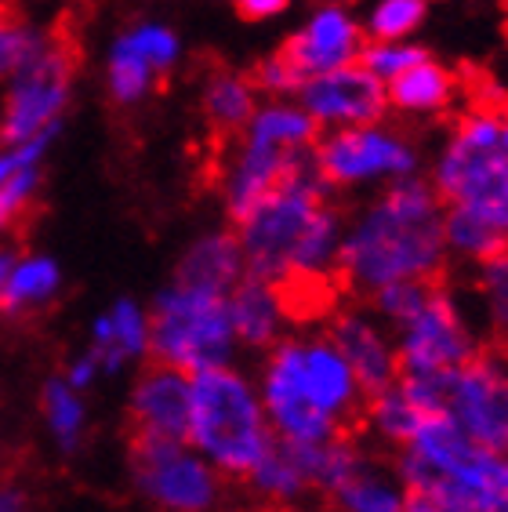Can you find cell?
<instances>
[{"instance_id": "35", "label": "cell", "mask_w": 508, "mask_h": 512, "mask_svg": "<svg viewBox=\"0 0 508 512\" xmlns=\"http://www.w3.org/2000/svg\"><path fill=\"white\" fill-rule=\"evenodd\" d=\"M429 291L432 284H421V280H400V284L381 287V291H374V313H378L381 324H389V331H396L418 313Z\"/></svg>"}, {"instance_id": "29", "label": "cell", "mask_w": 508, "mask_h": 512, "mask_svg": "<svg viewBox=\"0 0 508 512\" xmlns=\"http://www.w3.org/2000/svg\"><path fill=\"white\" fill-rule=\"evenodd\" d=\"M40 411H44L51 440L62 451H77L84 433H88V404H84V393L77 385H69L66 378H51L40 393Z\"/></svg>"}, {"instance_id": "31", "label": "cell", "mask_w": 508, "mask_h": 512, "mask_svg": "<svg viewBox=\"0 0 508 512\" xmlns=\"http://www.w3.org/2000/svg\"><path fill=\"white\" fill-rule=\"evenodd\" d=\"M476 306L494 335L508 338V247L476 266Z\"/></svg>"}, {"instance_id": "8", "label": "cell", "mask_w": 508, "mask_h": 512, "mask_svg": "<svg viewBox=\"0 0 508 512\" xmlns=\"http://www.w3.org/2000/svg\"><path fill=\"white\" fill-rule=\"evenodd\" d=\"M313 160L331 189L392 186L400 178L418 175L414 142L381 120L360 124V128L327 131L323 138H316Z\"/></svg>"}, {"instance_id": "14", "label": "cell", "mask_w": 508, "mask_h": 512, "mask_svg": "<svg viewBox=\"0 0 508 512\" xmlns=\"http://www.w3.org/2000/svg\"><path fill=\"white\" fill-rule=\"evenodd\" d=\"M309 160H313V149L309 153H287V149H276L269 142L240 135L222 171V197L229 215L240 222L247 211H254L265 197H273L276 189L284 186L298 168H305Z\"/></svg>"}, {"instance_id": "9", "label": "cell", "mask_w": 508, "mask_h": 512, "mask_svg": "<svg viewBox=\"0 0 508 512\" xmlns=\"http://www.w3.org/2000/svg\"><path fill=\"white\" fill-rule=\"evenodd\" d=\"M131 480L146 502L164 512H211L222 498V473L189 440L135 436Z\"/></svg>"}, {"instance_id": "5", "label": "cell", "mask_w": 508, "mask_h": 512, "mask_svg": "<svg viewBox=\"0 0 508 512\" xmlns=\"http://www.w3.org/2000/svg\"><path fill=\"white\" fill-rule=\"evenodd\" d=\"M189 447L200 451L222 476H244L262 462L276 444L269 414H265L258 382L236 371L233 364L189 375Z\"/></svg>"}, {"instance_id": "25", "label": "cell", "mask_w": 508, "mask_h": 512, "mask_svg": "<svg viewBox=\"0 0 508 512\" xmlns=\"http://www.w3.org/2000/svg\"><path fill=\"white\" fill-rule=\"evenodd\" d=\"M331 498L338 512H407V487H403L400 473L381 469L371 458Z\"/></svg>"}, {"instance_id": "4", "label": "cell", "mask_w": 508, "mask_h": 512, "mask_svg": "<svg viewBox=\"0 0 508 512\" xmlns=\"http://www.w3.org/2000/svg\"><path fill=\"white\" fill-rule=\"evenodd\" d=\"M432 189L508 247V106L483 102L454 124L432 164Z\"/></svg>"}, {"instance_id": "1", "label": "cell", "mask_w": 508, "mask_h": 512, "mask_svg": "<svg viewBox=\"0 0 508 512\" xmlns=\"http://www.w3.org/2000/svg\"><path fill=\"white\" fill-rule=\"evenodd\" d=\"M443 200L432 182L411 175L392 182L356 211L342 233L338 273L356 291H381L400 280L432 284L447 266Z\"/></svg>"}, {"instance_id": "27", "label": "cell", "mask_w": 508, "mask_h": 512, "mask_svg": "<svg viewBox=\"0 0 508 512\" xmlns=\"http://www.w3.org/2000/svg\"><path fill=\"white\" fill-rule=\"evenodd\" d=\"M258 109V88L240 73H211L204 84V117L215 131H244L251 113Z\"/></svg>"}, {"instance_id": "12", "label": "cell", "mask_w": 508, "mask_h": 512, "mask_svg": "<svg viewBox=\"0 0 508 512\" xmlns=\"http://www.w3.org/2000/svg\"><path fill=\"white\" fill-rule=\"evenodd\" d=\"M294 99L302 102L305 113L316 120V128L327 131L378 124L385 117V109H389L385 84L360 62L334 69V73L309 77Z\"/></svg>"}, {"instance_id": "33", "label": "cell", "mask_w": 508, "mask_h": 512, "mask_svg": "<svg viewBox=\"0 0 508 512\" xmlns=\"http://www.w3.org/2000/svg\"><path fill=\"white\" fill-rule=\"evenodd\" d=\"M421 59H429V51L418 48L414 40H371V44H363L360 66L371 69L381 84H389L411 66H418Z\"/></svg>"}, {"instance_id": "23", "label": "cell", "mask_w": 508, "mask_h": 512, "mask_svg": "<svg viewBox=\"0 0 508 512\" xmlns=\"http://www.w3.org/2000/svg\"><path fill=\"white\" fill-rule=\"evenodd\" d=\"M247 483H251V491L258 494V498H265V502H273V505H294L313 491L302 447L284 444V440H276V444L265 451L262 462L247 473Z\"/></svg>"}, {"instance_id": "39", "label": "cell", "mask_w": 508, "mask_h": 512, "mask_svg": "<svg viewBox=\"0 0 508 512\" xmlns=\"http://www.w3.org/2000/svg\"><path fill=\"white\" fill-rule=\"evenodd\" d=\"M15 255H19V251H11V247L0 244V313H8V273H11Z\"/></svg>"}, {"instance_id": "37", "label": "cell", "mask_w": 508, "mask_h": 512, "mask_svg": "<svg viewBox=\"0 0 508 512\" xmlns=\"http://www.w3.org/2000/svg\"><path fill=\"white\" fill-rule=\"evenodd\" d=\"M98 378H102V364L95 360V353H91V349L84 356H77V360L69 364V371H66V382L77 385L80 393H84V389H91Z\"/></svg>"}, {"instance_id": "28", "label": "cell", "mask_w": 508, "mask_h": 512, "mask_svg": "<svg viewBox=\"0 0 508 512\" xmlns=\"http://www.w3.org/2000/svg\"><path fill=\"white\" fill-rule=\"evenodd\" d=\"M429 414H421V407L411 400V393L403 389V382L396 378L392 385L371 393V404H367V425L371 433L378 436L381 444L392 447H407L411 436L418 433V425L425 422Z\"/></svg>"}, {"instance_id": "34", "label": "cell", "mask_w": 508, "mask_h": 512, "mask_svg": "<svg viewBox=\"0 0 508 512\" xmlns=\"http://www.w3.org/2000/svg\"><path fill=\"white\" fill-rule=\"evenodd\" d=\"M44 37H48V33L33 30V26L19 22L15 15L0 11V84H8V80L19 73L22 62L44 44Z\"/></svg>"}, {"instance_id": "20", "label": "cell", "mask_w": 508, "mask_h": 512, "mask_svg": "<svg viewBox=\"0 0 508 512\" xmlns=\"http://www.w3.org/2000/svg\"><path fill=\"white\" fill-rule=\"evenodd\" d=\"M244 276H247L244 251H240L236 233L215 229V233H204V237H196L193 244L186 247V255H182V262H178L175 280L229 295Z\"/></svg>"}, {"instance_id": "6", "label": "cell", "mask_w": 508, "mask_h": 512, "mask_svg": "<svg viewBox=\"0 0 508 512\" xmlns=\"http://www.w3.org/2000/svg\"><path fill=\"white\" fill-rule=\"evenodd\" d=\"M149 324H153L149 353L160 364L178 367L186 375L233 364L236 345H240L229 320V295L182 284V280L160 291L149 309Z\"/></svg>"}, {"instance_id": "13", "label": "cell", "mask_w": 508, "mask_h": 512, "mask_svg": "<svg viewBox=\"0 0 508 512\" xmlns=\"http://www.w3.org/2000/svg\"><path fill=\"white\" fill-rule=\"evenodd\" d=\"M182 55V40L164 22H138L124 30L106 55V84L113 102L138 106L157 88V77L175 69Z\"/></svg>"}, {"instance_id": "24", "label": "cell", "mask_w": 508, "mask_h": 512, "mask_svg": "<svg viewBox=\"0 0 508 512\" xmlns=\"http://www.w3.org/2000/svg\"><path fill=\"white\" fill-rule=\"evenodd\" d=\"M316 131H320L316 120L305 113L298 99H269L254 109L240 135L269 142V146L287 149V153H309L316 142Z\"/></svg>"}, {"instance_id": "36", "label": "cell", "mask_w": 508, "mask_h": 512, "mask_svg": "<svg viewBox=\"0 0 508 512\" xmlns=\"http://www.w3.org/2000/svg\"><path fill=\"white\" fill-rule=\"evenodd\" d=\"M302 84L305 80L298 77V69L284 59V51L273 55V59H265L262 66L254 69V88L265 91L269 99H291V95H298Z\"/></svg>"}, {"instance_id": "22", "label": "cell", "mask_w": 508, "mask_h": 512, "mask_svg": "<svg viewBox=\"0 0 508 512\" xmlns=\"http://www.w3.org/2000/svg\"><path fill=\"white\" fill-rule=\"evenodd\" d=\"M389 106L407 113V117H436L458 95V77L436 59H421L407 73L385 84Z\"/></svg>"}, {"instance_id": "11", "label": "cell", "mask_w": 508, "mask_h": 512, "mask_svg": "<svg viewBox=\"0 0 508 512\" xmlns=\"http://www.w3.org/2000/svg\"><path fill=\"white\" fill-rule=\"evenodd\" d=\"M443 414L487 451L508 454V356L476 353L443 378Z\"/></svg>"}, {"instance_id": "30", "label": "cell", "mask_w": 508, "mask_h": 512, "mask_svg": "<svg viewBox=\"0 0 508 512\" xmlns=\"http://www.w3.org/2000/svg\"><path fill=\"white\" fill-rule=\"evenodd\" d=\"M298 447H302V454H305L309 480H313V487L323 494H334L363 462H367V454L352 444L349 436H331V440H320V444H298Z\"/></svg>"}, {"instance_id": "19", "label": "cell", "mask_w": 508, "mask_h": 512, "mask_svg": "<svg viewBox=\"0 0 508 512\" xmlns=\"http://www.w3.org/2000/svg\"><path fill=\"white\" fill-rule=\"evenodd\" d=\"M153 349V324L149 309L131 298H120L91 324V353L102 364V375H117L131 360H142Z\"/></svg>"}, {"instance_id": "18", "label": "cell", "mask_w": 508, "mask_h": 512, "mask_svg": "<svg viewBox=\"0 0 508 512\" xmlns=\"http://www.w3.org/2000/svg\"><path fill=\"white\" fill-rule=\"evenodd\" d=\"M229 320H233L236 342L251 349H273L291 320V291L258 276H244L229 291Z\"/></svg>"}, {"instance_id": "2", "label": "cell", "mask_w": 508, "mask_h": 512, "mask_svg": "<svg viewBox=\"0 0 508 512\" xmlns=\"http://www.w3.org/2000/svg\"><path fill=\"white\" fill-rule=\"evenodd\" d=\"M327 193L331 186L320 178L316 160H309L273 197H265L236 222L247 276L294 291L320 284L331 269H338L345 226Z\"/></svg>"}, {"instance_id": "21", "label": "cell", "mask_w": 508, "mask_h": 512, "mask_svg": "<svg viewBox=\"0 0 508 512\" xmlns=\"http://www.w3.org/2000/svg\"><path fill=\"white\" fill-rule=\"evenodd\" d=\"M51 138H37L26 146H0V237L15 229L40 189V164Z\"/></svg>"}, {"instance_id": "10", "label": "cell", "mask_w": 508, "mask_h": 512, "mask_svg": "<svg viewBox=\"0 0 508 512\" xmlns=\"http://www.w3.org/2000/svg\"><path fill=\"white\" fill-rule=\"evenodd\" d=\"M392 335L400 353V375L414 378H447L479 353L469 313L443 287H432L418 313Z\"/></svg>"}, {"instance_id": "17", "label": "cell", "mask_w": 508, "mask_h": 512, "mask_svg": "<svg viewBox=\"0 0 508 512\" xmlns=\"http://www.w3.org/2000/svg\"><path fill=\"white\" fill-rule=\"evenodd\" d=\"M189 404H193V382L178 367L157 364L146 375H138L131 389V425L135 436L153 440H186L189 433Z\"/></svg>"}, {"instance_id": "38", "label": "cell", "mask_w": 508, "mask_h": 512, "mask_svg": "<svg viewBox=\"0 0 508 512\" xmlns=\"http://www.w3.org/2000/svg\"><path fill=\"white\" fill-rule=\"evenodd\" d=\"M287 4H291V0H236V8H240V15H244V19H254V22L276 19V15H284Z\"/></svg>"}, {"instance_id": "16", "label": "cell", "mask_w": 508, "mask_h": 512, "mask_svg": "<svg viewBox=\"0 0 508 512\" xmlns=\"http://www.w3.org/2000/svg\"><path fill=\"white\" fill-rule=\"evenodd\" d=\"M331 342L342 349V356L349 360L352 375L360 378V385L367 389V396L392 385L400 378V353H396V335L389 331V324H381L378 313L367 309H345L334 313L331 320Z\"/></svg>"}, {"instance_id": "7", "label": "cell", "mask_w": 508, "mask_h": 512, "mask_svg": "<svg viewBox=\"0 0 508 512\" xmlns=\"http://www.w3.org/2000/svg\"><path fill=\"white\" fill-rule=\"evenodd\" d=\"M73 51L55 37H44L19 73L8 80L0 109V142L26 146L37 138H55L73 95Z\"/></svg>"}, {"instance_id": "3", "label": "cell", "mask_w": 508, "mask_h": 512, "mask_svg": "<svg viewBox=\"0 0 508 512\" xmlns=\"http://www.w3.org/2000/svg\"><path fill=\"white\" fill-rule=\"evenodd\" d=\"M273 436L284 444H320L342 436L367 400L331 335L280 338L258 378Z\"/></svg>"}, {"instance_id": "26", "label": "cell", "mask_w": 508, "mask_h": 512, "mask_svg": "<svg viewBox=\"0 0 508 512\" xmlns=\"http://www.w3.org/2000/svg\"><path fill=\"white\" fill-rule=\"evenodd\" d=\"M62 291V266L51 255L40 251H26L15 255L8 273V313H37V309L51 306Z\"/></svg>"}, {"instance_id": "15", "label": "cell", "mask_w": 508, "mask_h": 512, "mask_svg": "<svg viewBox=\"0 0 508 512\" xmlns=\"http://www.w3.org/2000/svg\"><path fill=\"white\" fill-rule=\"evenodd\" d=\"M363 55V26L345 4H323L284 48V59L298 69V77H320L352 66Z\"/></svg>"}, {"instance_id": "40", "label": "cell", "mask_w": 508, "mask_h": 512, "mask_svg": "<svg viewBox=\"0 0 508 512\" xmlns=\"http://www.w3.org/2000/svg\"><path fill=\"white\" fill-rule=\"evenodd\" d=\"M0 512H22V498L15 491H0Z\"/></svg>"}, {"instance_id": "32", "label": "cell", "mask_w": 508, "mask_h": 512, "mask_svg": "<svg viewBox=\"0 0 508 512\" xmlns=\"http://www.w3.org/2000/svg\"><path fill=\"white\" fill-rule=\"evenodd\" d=\"M425 8H429L425 0H378L363 30L374 40H411L425 22Z\"/></svg>"}]
</instances>
